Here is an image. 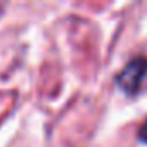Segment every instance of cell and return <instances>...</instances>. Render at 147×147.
Wrapping results in <instances>:
<instances>
[{
	"instance_id": "obj_1",
	"label": "cell",
	"mask_w": 147,
	"mask_h": 147,
	"mask_svg": "<svg viewBox=\"0 0 147 147\" xmlns=\"http://www.w3.org/2000/svg\"><path fill=\"white\" fill-rule=\"evenodd\" d=\"M114 82L123 94L130 97L138 95L144 88V83L147 82V57L137 55L131 61H128L125 67L116 75Z\"/></svg>"
},
{
	"instance_id": "obj_2",
	"label": "cell",
	"mask_w": 147,
	"mask_h": 147,
	"mask_svg": "<svg viewBox=\"0 0 147 147\" xmlns=\"http://www.w3.org/2000/svg\"><path fill=\"white\" fill-rule=\"evenodd\" d=\"M137 137H138V140L140 142H144V144H147V119L142 123V126L138 128V133H137Z\"/></svg>"
}]
</instances>
